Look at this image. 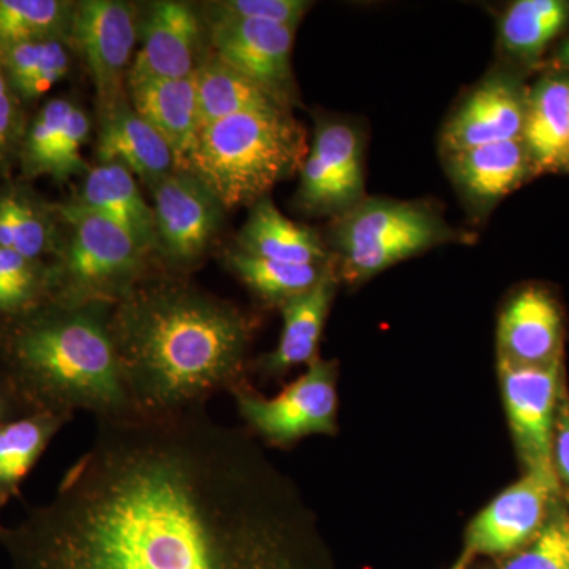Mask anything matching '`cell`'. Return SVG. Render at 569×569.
I'll list each match as a JSON object with an SVG mask.
<instances>
[{
	"instance_id": "obj_1",
	"label": "cell",
	"mask_w": 569,
	"mask_h": 569,
	"mask_svg": "<svg viewBox=\"0 0 569 569\" xmlns=\"http://www.w3.org/2000/svg\"><path fill=\"white\" fill-rule=\"evenodd\" d=\"M54 497L0 535L13 569H329L316 518L206 408L96 419Z\"/></svg>"
},
{
	"instance_id": "obj_2",
	"label": "cell",
	"mask_w": 569,
	"mask_h": 569,
	"mask_svg": "<svg viewBox=\"0 0 569 569\" xmlns=\"http://www.w3.org/2000/svg\"><path fill=\"white\" fill-rule=\"evenodd\" d=\"M110 329L134 415L206 408L246 385L254 321L174 277H146L111 307Z\"/></svg>"
},
{
	"instance_id": "obj_3",
	"label": "cell",
	"mask_w": 569,
	"mask_h": 569,
	"mask_svg": "<svg viewBox=\"0 0 569 569\" xmlns=\"http://www.w3.org/2000/svg\"><path fill=\"white\" fill-rule=\"evenodd\" d=\"M111 307L47 301L22 313L3 347V369L24 413L96 419L134 415L112 342Z\"/></svg>"
},
{
	"instance_id": "obj_4",
	"label": "cell",
	"mask_w": 569,
	"mask_h": 569,
	"mask_svg": "<svg viewBox=\"0 0 569 569\" xmlns=\"http://www.w3.org/2000/svg\"><path fill=\"white\" fill-rule=\"evenodd\" d=\"M307 134L291 111L246 112L203 127L186 171L224 209L254 204L302 170Z\"/></svg>"
},
{
	"instance_id": "obj_5",
	"label": "cell",
	"mask_w": 569,
	"mask_h": 569,
	"mask_svg": "<svg viewBox=\"0 0 569 569\" xmlns=\"http://www.w3.org/2000/svg\"><path fill=\"white\" fill-rule=\"evenodd\" d=\"M69 238L48 271V301L62 306L121 302L148 277L149 252L119 224L70 203L58 208Z\"/></svg>"
},
{
	"instance_id": "obj_6",
	"label": "cell",
	"mask_w": 569,
	"mask_h": 569,
	"mask_svg": "<svg viewBox=\"0 0 569 569\" xmlns=\"http://www.w3.org/2000/svg\"><path fill=\"white\" fill-rule=\"evenodd\" d=\"M337 277L358 284L408 258L449 244L470 241L425 201L365 198L337 217L332 234Z\"/></svg>"
},
{
	"instance_id": "obj_7",
	"label": "cell",
	"mask_w": 569,
	"mask_h": 569,
	"mask_svg": "<svg viewBox=\"0 0 569 569\" xmlns=\"http://www.w3.org/2000/svg\"><path fill=\"white\" fill-rule=\"evenodd\" d=\"M250 432L276 448H290L309 436L337 430V366L317 358L280 395L264 397L249 385L231 391Z\"/></svg>"
},
{
	"instance_id": "obj_8",
	"label": "cell",
	"mask_w": 569,
	"mask_h": 569,
	"mask_svg": "<svg viewBox=\"0 0 569 569\" xmlns=\"http://www.w3.org/2000/svg\"><path fill=\"white\" fill-rule=\"evenodd\" d=\"M559 496V478L526 473L471 520L452 569H468L478 557L508 556L526 548L549 522Z\"/></svg>"
},
{
	"instance_id": "obj_9",
	"label": "cell",
	"mask_w": 569,
	"mask_h": 569,
	"mask_svg": "<svg viewBox=\"0 0 569 569\" xmlns=\"http://www.w3.org/2000/svg\"><path fill=\"white\" fill-rule=\"evenodd\" d=\"M498 377L509 429L526 473L557 478L552 445L565 391L561 361L550 366H518L498 359Z\"/></svg>"
},
{
	"instance_id": "obj_10",
	"label": "cell",
	"mask_w": 569,
	"mask_h": 569,
	"mask_svg": "<svg viewBox=\"0 0 569 569\" xmlns=\"http://www.w3.org/2000/svg\"><path fill=\"white\" fill-rule=\"evenodd\" d=\"M137 37V13L132 3L84 0L74 6L70 43L77 44L91 73L99 114L114 110L127 100L126 82Z\"/></svg>"
},
{
	"instance_id": "obj_11",
	"label": "cell",
	"mask_w": 569,
	"mask_h": 569,
	"mask_svg": "<svg viewBox=\"0 0 569 569\" xmlns=\"http://www.w3.org/2000/svg\"><path fill=\"white\" fill-rule=\"evenodd\" d=\"M152 193L157 250L173 268L198 263L219 233L222 203L189 171L164 176Z\"/></svg>"
},
{
	"instance_id": "obj_12",
	"label": "cell",
	"mask_w": 569,
	"mask_h": 569,
	"mask_svg": "<svg viewBox=\"0 0 569 569\" xmlns=\"http://www.w3.org/2000/svg\"><path fill=\"white\" fill-rule=\"evenodd\" d=\"M365 198L361 134L347 122H320L302 164L296 200L307 212L339 217Z\"/></svg>"
},
{
	"instance_id": "obj_13",
	"label": "cell",
	"mask_w": 569,
	"mask_h": 569,
	"mask_svg": "<svg viewBox=\"0 0 569 569\" xmlns=\"http://www.w3.org/2000/svg\"><path fill=\"white\" fill-rule=\"evenodd\" d=\"M209 22L213 56L291 110L298 99L291 63L296 28L228 18H213Z\"/></svg>"
},
{
	"instance_id": "obj_14",
	"label": "cell",
	"mask_w": 569,
	"mask_h": 569,
	"mask_svg": "<svg viewBox=\"0 0 569 569\" xmlns=\"http://www.w3.org/2000/svg\"><path fill=\"white\" fill-rule=\"evenodd\" d=\"M527 96L518 82L492 74L470 92L445 123L441 148L448 153L522 140Z\"/></svg>"
},
{
	"instance_id": "obj_15",
	"label": "cell",
	"mask_w": 569,
	"mask_h": 569,
	"mask_svg": "<svg viewBox=\"0 0 569 569\" xmlns=\"http://www.w3.org/2000/svg\"><path fill=\"white\" fill-rule=\"evenodd\" d=\"M200 18L192 6L162 0L149 7L141 26V48L127 84L141 80H181L197 70Z\"/></svg>"
},
{
	"instance_id": "obj_16",
	"label": "cell",
	"mask_w": 569,
	"mask_h": 569,
	"mask_svg": "<svg viewBox=\"0 0 569 569\" xmlns=\"http://www.w3.org/2000/svg\"><path fill=\"white\" fill-rule=\"evenodd\" d=\"M563 336L557 299L546 288H522L498 318V359L518 366L556 365L563 353Z\"/></svg>"
},
{
	"instance_id": "obj_17",
	"label": "cell",
	"mask_w": 569,
	"mask_h": 569,
	"mask_svg": "<svg viewBox=\"0 0 569 569\" xmlns=\"http://www.w3.org/2000/svg\"><path fill=\"white\" fill-rule=\"evenodd\" d=\"M91 133V119L67 99H52L41 108L22 142V168L29 176H51L69 181L91 170L82 146Z\"/></svg>"
},
{
	"instance_id": "obj_18",
	"label": "cell",
	"mask_w": 569,
	"mask_h": 569,
	"mask_svg": "<svg viewBox=\"0 0 569 569\" xmlns=\"http://www.w3.org/2000/svg\"><path fill=\"white\" fill-rule=\"evenodd\" d=\"M97 157L100 163H119L149 187L176 171L174 153L162 134L123 100L100 114Z\"/></svg>"
},
{
	"instance_id": "obj_19",
	"label": "cell",
	"mask_w": 569,
	"mask_h": 569,
	"mask_svg": "<svg viewBox=\"0 0 569 569\" xmlns=\"http://www.w3.org/2000/svg\"><path fill=\"white\" fill-rule=\"evenodd\" d=\"M127 86L133 110L170 144L176 170L186 171L201 130L193 74L181 80H141Z\"/></svg>"
},
{
	"instance_id": "obj_20",
	"label": "cell",
	"mask_w": 569,
	"mask_h": 569,
	"mask_svg": "<svg viewBox=\"0 0 569 569\" xmlns=\"http://www.w3.org/2000/svg\"><path fill=\"white\" fill-rule=\"evenodd\" d=\"M448 167L460 193L479 211L515 192L533 171L522 140L448 153Z\"/></svg>"
},
{
	"instance_id": "obj_21",
	"label": "cell",
	"mask_w": 569,
	"mask_h": 569,
	"mask_svg": "<svg viewBox=\"0 0 569 569\" xmlns=\"http://www.w3.org/2000/svg\"><path fill=\"white\" fill-rule=\"evenodd\" d=\"M336 268L325 276L312 290L284 302L282 310L283 328L279 346L257 362L266 377H282L298 366H309L318 358L321 336L332 299L336 296Z\"/></svg>"
},
{
	"instance_id": "obj_22",
	"label": "cell",
	"mask_w": 569,
	"mask_h": 569,
	"mask_svg": "<svg viewBox=\"0 0 569 569\" xmlns=\"http://www.w3.org/2000/svg\"><path fill=\"white\" fill-rule=\"evenodd\" d=\"M74 203L119 224L149 252L157 250L153 209L142 198L134 176L122 164L91 168Z\"/></svg>"
},
{
	"instance_id": "obj_23",
	"label": "cell",
	"mask_w": 569,
	"mask_h": 569,
	"mask_svg": "<svg viewBox=\"0 0 569 569\" xmlns=\"http://www.w3.org/2000/svg\"><path fill=\"white\" fill-rule=\"evenodd\" d=\"M238 250L280 263L328 264L332 261L320 234L284 217L269 198L252 206L238 236Z\"/></svg>"
},
{
	"instance_id": "obj_24",
	"label": "cell",
	"mask_w": 569,
	"mask_h": 569,
	"mask_svg": "<svg viewBox=\"0 0 569 569\" xmlns=\"http://www.w3.org/2000/svg\"><path fill=\"white\" fill-rule=\"evenodd\" d=\"M522 141L533 171L569 170V78L546 77L531 89Z\"/></svg>"
},
{
	"instance_id": "obj_25",
	"label": "cell",
	"mask_w": 569,
	"mask_h": 569,
	"mask_svg": "<svg viewBox=\"0 0 569 569\" xmlns=\"http://www.w3.org/2000/svg\"><path fill=\"white\" fill-rule=\"evenodd\" d=\"M193 80L201 129L246 112L287 110L263 88L216 56L197 67Z\"/></svg>"
},
{
	"instance_id": "obj_26",
	"label": "cell",
	"mask_w": 569,
	"mask_h": 569,
	"mask_svg": "<svg viewBox=\"0 0 569 569\" xmlns=\"http://www.w3.org/2000/svg\"><path fill=\"white\" fill-rule=\"evenodd\" d=\"M70 418L33 411L0 426V497L20 493L22 481Z\"/></svg>"
},
{
	"instance_id": "obj_27",
	"label": "cell",
	"mask_w": 569,
	"mask_h": 569,
	"mask_svg": "<svg viewBox=\"0 0 569 569\" xmlns=\"http://www.w3.org/2000/svg\"><path fill=\"white\" fill-rule=\"evenodd\" d=\"M227 264L261 301L279 307L312 290L336 268L335 261L328 264L280 263L252 257L238 249L228 252Z\"/></svg>"
},
{
	"instance_id": "obj_28",
	"label": "cell",
	"mask_w": 569,
	"mask_h": 569,
	"mask_svg": "<svg viewBox=\"0 0 569 569\" xmlns=\"http://www.w3.org/2000/svg\"><path fill=\"white\" fill-rule=\"evenodd\" d=\"M63 40L28 41L0 50V63L18 99H39L70 71L71 56Z\"/></svg>"
},
{
	"instance_id": "obj_29",
	"label": "cell",
	"mask_w": 569,
	"mask_h": 569,
	"mask_svg": "<svg viewBox=\"0 0 569 569\" xmlns=\"http://www.w3.org/2000/svg\"><path fill=\"white\" fill-rule=\"evenodd\" d=\"M569 21L563 0H518L500 21V41L509 54L535 61Z\"/></svg>"
},
{
	"instance_id": "obj_30",
	"label": "cell",
	"mask_w": 569,
	"mask_h": 569,
	"mask_svg": "<svg viewBox=\"0 0 569 569\" xmlns=\"http://www.w3.org/2000/svg\"><path fill=\"white\" fill-rule=\"evenodd\" d=\"M74 6L66 0H0V50L28 41L70 43Z\"/></svg>"
},
{
	"instance_id": "obj_31",
	"label": "cell",
	"mask_w": 569,
	"mask_h": 569,
	"mask_svg": "<svg viewBox=\"0 0 569 569\" xmlns=\"http://www.w3.org/2000/svg\"><path fill=\"white\" fill-rule=\"evenodd\" d=\"M54 242V222L43 209L24 194H0V247L39 263Z\"/></svg>"
},
{
	"instance_id": "obj_32",
	"label": "cell",
	"mask_w": 569,
	"mask_h": 569,
	"mask_svg": "<svg viewBox=\"0 0 569 569\" xmlns=\"http://www.w3.org/2000/svg\"><path fill=\"white\" fill-rule=\"evenodd\" d=\"M48 301V271L0 247V316H22Z\"/></svg>"
},
{
	"instance_id": "obj_33",
	"label": "cell",
	"mask_w": 569,
	"mask_h": 569,
	"mask_svg": "<svg viewBox=\"0 0 569 569\" xmlns=\"http://www.w3.org/2000/svg\"><path fill=\"white\" fill-rule=\"evenodd\" d=\"M501 569H569V512L557 508L538 537Z\"/></svg>"
},
{
	"instance_id": "obj_34",
	"label": "cell",
	"mask_w": 569,
	"mask_h": 569,
	"mask_svg": "<svg viewBox=\"0 0 569 569\" xmlns=\"http://www.w3.org/2000/svg\"><path fill=\"white\" fill-rule=\"evenodd\" d=\"M209 20H252L298 28L312 2L306 0H222L208 3Z\"/></svg>"
},
{
	"instance_id": "obj_35",
	"label": "cell",
	"mask_w": 569,
	"mask_h": 569,
	"mask_svg": "<svg viewBox=\"0 0 569 569\" xmlns=\"http://www.w3.org/2000/svg\"><path fill=\"white\" fill-rule=\"evenodd\" d=\"M20 138V104L0 63V167Z\"/></svg>"
},
{
	"instance_id": "obj_36",
	"label": "cell",
	"mask_w": 569,
	"mask_h": 569,
	"mask_svg": "<svg viewBox=\"0 0 569 569\" xmlns=\"http://www.w3.org/2000/svg\"><path fill=\"white\" fill-rule=\"evenodd\" d=\"M552 462L559 481L569 486V397L567 391L560 397L553 430Z\"/></svg>"
},
{
	"instance_id": "obj_37",
	"label": "cell",
	"mask_w": 569,
	"mask_h": 569,
	"mask_svg": "<svg viewBox=\"0 0 569 569\" xmlns=\"http://www.w3.org/2000/svg\"><path fill=\"white\" fill-rule=\"evenodd\" d=\"M21 415L26 413L20 400L11 389L9 380L0 372V426L6 425L11 419L21 417Z\"/></svg>"
},
{
	"instance_id": "obj_38",
	"label": "cell",
	"mask_w": 569,
	"mask_h": 569,
	"mask_svg": "<svg viewBox=\"0 0 569 569\" xmlns=\"http://www.w3.org/2000/svg\"><path fill=\"white\" fill-rule=\"evenodd\" d=\"M559 59L561 63L569 66V39L565 41L563 47H561Z\"/></svg>"
},
{
	"instance_id": "obj_39",
	"label": "cell",
	"mask_w": 569,
	"mask_h": 569,
	"mask_svg": "<svg viewBox=\"0 0 569 569\" xmlns=\"http://www.w3.org/2000/svg\"><path fill=\"white\" fill-rule=\"evenodd\" d=\"M6 503H7L6 498L0 497V509H2L3 505H6ZM3 530H6V529H3L2 526H0V535L3 533Z\"/></svg>"
}]
</instances>
